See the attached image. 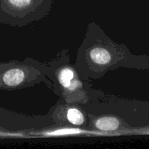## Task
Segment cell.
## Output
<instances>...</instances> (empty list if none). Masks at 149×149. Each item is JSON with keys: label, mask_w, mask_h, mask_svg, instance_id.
<instances>
[{"label": "cell", "mask_w": 149, "mask_h": 149, "mask_svg": "<svg viewBox=\"0 0 149 149\" xmlns=\"http://www.w3.org/2000/svg\"><path fill=\"white\" fill-rule=\"evenodd\" d=\"M95 31L93 23L89 26L79 48L76 67L83 78H99L108 70L124 67L127 50L124 46L112 42L103 32Z\"/></svg>", "instance_id": "6da1fadb"}, {"label": "cell", "mask_w": 149, "mask_h": 149, "mask_svg": "<svg viewBox=\"0 0 149 149\" xmlns=\"http://www.w3.org/2000/svg\"><path fill=\"white\" fill-rule=\"evenodd\" d=\"M56 79L57 81V90L64 91L63 95L67 97L79 91L81 83L77 79L75 71L70 65H64L55 71Z\"/></svg>", "instance_id": "277c9868"}, {"label": "cell", "mask_w": 149, "mask_h": 149, "mask_svg": "<svg viewBox=\"0 0 149 149\" xmlns=\"http://www.w3.org/2000/svg\"><path fill=\"white\" fill-rule=\"evenodd\" d=\"M81 131L78 129H63L53 131L52 132H49L50 135H70V134L79 133Z\"/></svg>", "instance_id": "52a82bcc"}, {"label": "cell", "mask_w": 149, "mask_h": 149, "mask_svg": "<svg viewBox=\"0 0 149 149\" xmlns=\"http://www.w3.org/2000/svg\"><path fill=\"white\" fill-rule=\"evenodd\" d=\"M34 62L9 61L0 63V90H12L33 86L44 79L39 68Z\"/></svg>", "instance_id": "3957f363"}, {"label": "cell", "mask_w": 149, "mask_h": 149, "mask_svg": "<svg viewBox=\"0 0 149 149\" xmlns=\"http://www.w3.org/2000/svg\"><path fill=\"white\" fill-rule=\"evenodd\" d=\"M67 117L69 122L72 125H77V126L82 125L85 122L83 113L75 108H71V109H68L67 113Z\"/></svg>", "instance_id": "8992f818"}, {"label": "cell", "mask_w": 149, "mask_h": 149, "mask_svg": "<svg viewBox=\"0 0 149 149\" xmlns=\"http://www.w3.org/2000/svg\"><path fill=\"white\" fill-rule=\"evenodd\" d=\"M53 0H0V24L24 26L47 16Z\"/></svg>", "instance_id": "7a4b0ae2"}, {"label": "cell", "mask_w": 149, "mask_h": 149, "mask_svg": "<svg viewBox=\"0 0 149 149\" xmlns=\"http://www.w3.org/2000/svg\"><path fill=\"white\" fill-rule=\"evenodd\" d=\"M94 127L100 131L112 132L121 127V122L119 119L113 116H102L95 121Z\"/></svg>", "instance_id": "5b68a950"}]
</instances>
